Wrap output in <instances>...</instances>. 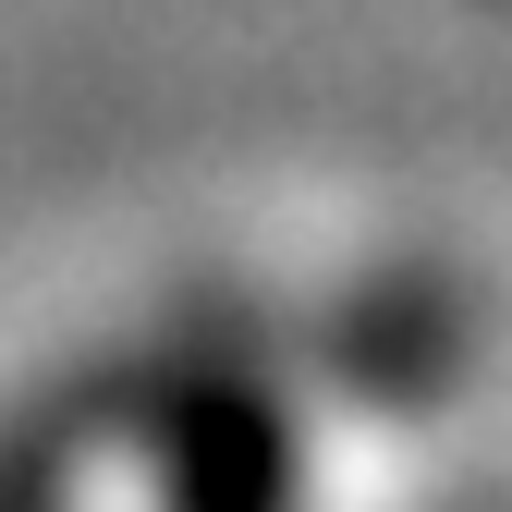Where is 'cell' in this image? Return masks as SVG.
Wrapping results in <instances>:
<instances>
[{"instance_id":"cell-1","label":"cell","mask_w":512,"mask_h":512,"mask_svg":"<svg viewBox=\"0 0 512 512\" xmlns=\"http://www.w3.org/2000/svg\"><path fill=\"white\" fill-rule=\"evenodd\" d=\"M135 452L159 464V512H293V427L208 330L183 342Z\"/></svg>"}]
</instances>
